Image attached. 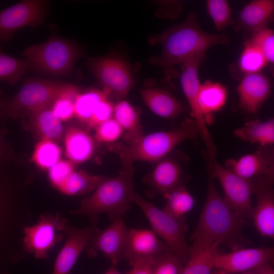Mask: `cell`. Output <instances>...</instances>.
I'll return each mask as SVG.
<instances>
[{
	"mask_svg": "<svg viewBox=\"0 0 274 274\" xmlns=\"http://www.w3.org/2000/svg\"><path fill=\"white\" fill-rule=\"evenodd\" d=\"M196 18L195 13L191 11L183 22L151 37L150 43L160 44L162 50L159 55L151 57L149 62L169 72L179 64L201 62L210 48L228 43L226 36L204 31Z\"/></svg>",
	"mask_w": 274,
	"mask_h": 274,
	"instance_id": "6da1fadb",
	"label": "cell"
},
{
	"mask_svg": "<svg viewBox=\"0 0 274 274\" xmlns=\"http://www.w3.org/2000/svg\"><path fill=\"white\" fill-rule=\"evenodd\" d=\"M207 195L190 240L207 244L224 243L231 250L249 244L243 233L247 220L238 216L220 194L209 170Z\"/></svg>",
	"mask_w": 274,
	"mask_h": 274,
	"instance_id": "7a4b0ae2",
	"label": "cell"
},
{
	"mask_svg": "<svg viewBox=\"0 0 274 274\" xmlns=\"http://www.w3.org/2000/svg\"><path fill=\"white\" fill-rule=\"evenodd\" d=\"M200 136L193 118H186L176 128L143 135L131 143H114L109 150L117 154L121 165H133L136 161L157 162L165 157L180 143Z\"/></svg>",
	"mask_w": 274,
	"mask_h": 274,
	"instance_id": "3957f363",
	"label": "cell"
},
{
	"mask_svg": "<svg viewBox=\"0 0 274 274\" xmlns=\"http://www.w3.org/2000/svg\"><path fill=\"white\" fill-rule=\"evenodd\" d=\"M134 172L133 165H121L117 176L106 177L71 214L86 216L94 223L102 213L108 214L112 222L123 218L130 207L135 192Z\"/></svg>",
	"mask_w": 274,
	"mask_h": 274,
	"instance_id": "277c9868",
	"label": "cell"
},
{
	"mask_svg": "<svg viewBox=\"0 0 274 274\" xmlns=\"http://www.w3.org/2000/svg\"><path fill=\"white\" fill-rule=\"evenodd\" d=\"M32 220L28 199L24 195L0 200V261L13 262L25 255L23 230Z\"/></svg>",
	"mask_w": 274,
	"mask_h": 274,
	"instance_id": "5b68a950",
	"label": "cell"
},
{
	"mask_svg": "<svg viewBox=\"0 0 274 274\" xmlns=\"http://www.w3.org/2000/svg\"><path fill=\"white\" fill-rule=\"evenodd\" d=\"M21 55L27 60L31 71L44 76H66L72 71L82 51L72 42L52 35L42 43L28 47Z\"/></svg>",
	"mask_w": 274,
	"mask_h": 274,
	"instance_id": "8992f818",
	"label": "cell"
},
{
	"mask_svg": "<svg viewBox=\"0 0 274 274\" xmlns=\"http://www.w3.org/2000/svg\"><path fill=\"white\" fill-rule=\"evenodd\" d=\"M64 83L39 78L25 79L14 95L0 98V119L28 116L38 109L51 105Z\"/></svg>",
	"mask_w": 274,
	"mask_h": 274,
	"instance_id": "52a82bcc",
	"label": "cell"
},
{
	"mask_svg": "<svg viewBox=\"0 0 274 274\" xmlns=\"http://www.w3.org/2000/svg\"><path fill=\"white\" fill-rule=\"evenodd\" d=\"M132 202L142 210L152 231L163 239L169 250L186 263L190 252V247L185 238L188 227L186 216L174 217L159 209L135 192L133 195Z\"/></svg>",
	"mask_w": 274,
	"mask_h": 274,
	"instance_id": "ba28073f",
	"label": "cell"
},
{
	"mask_svg": "<svg viewBox=\"0 0 274 274\" xmlns=\"http://www.w3.org/2000/svg\"><path fill=\"white\" fill-rule=\"evenodd\" d=\"M208 170L220 182L224 192L223 198L227 204L240 217L252 218L253 183L218 163L215 159L206 156Z\"/></svg>",
	"mask_w": 274,
	"mask_h": 274,
	"instance_id": "9c48e42d",
	"label": "cell"
},
{
	"mask_svg": "<svg viewBox=\"0 0 274 274\" xmlns=\"http://www.w3.org/2000/svg\"><path fill=\"white\" fill-rule=\"evenodd\" d=\"M86 66L110 95L126 97L132 88L134 79L129 65L123 60L112 56L88 57Z\"/></svg>",
	"mask_w": 274,
	"mask_h": 274,
	"instance_id": "30bf717a",
	"label": "cell"
},
{
	"mask_svg": "<svg viewBox=\"0 0 274 274\" xmlns=\"http://www.w3.org/2000/svg\"><path fill=\"white\" fill-rule=\"evenodd\" d=\"M66 219L59 213L42 215L36 224L23 230V247L25 252L38 259L46 258L50 250L62 238V229Z\"/></svg>",
	"mask_w": 274,
	"mask_h": 274,
	"instance_id": "8fae6325",
	"label": "cell"
},
{
	"mask_svg": "<svg viewBox=\"0 0 274 274\" xmlns=\"http://www.w3.org/2000/svg\"><path fill=\"white\" fill-rule=\"evenodd\" d=\"M48 9L47 1L25 0L0 10V41L10 40L22 27L41 24L49 14Z\"/></svg>",
	"mask_w": 274,
	"mask_h": 274,
	"instance_id": "7c38bea8",
	"label": "cell"
},
{
	"mask_svg": "<svg viewBox=\"0 0 274 274\" xmlns=\"http://www.w3.org/2000/svg\"><path fill=\"white\" fill-rule=\"evenodd\" d=\"M201 62L194 60L181 65L180 81L182 88L191 109L193 118L200 131V137L206 147L207 156L215 159L217 147L208 128V122L199 104L198 94L201 84L198 78V66Z\"/></svg>",
	"mask_w": 274,
	"mask_h": 274,
	"instance_id": "4fadbf2b",
	"label": "cell"
},
{
	"mask_svg": "<svg viewBox=\"0 0 274 274\" xmlns=\"http://www.w3.org/2000/svg\"><path fill=\"white\" fill-rule=\"evenodd\" d=\"M273 257L272 247L242 248L227 253L218 251L215 257V268L219 274H238L271 263Z\"/></svg>",
	"mask_w": 274,
	"mask_h": 274,
	"instance_id": "5bb4252c",
	"label": "cell"
},
{
	"mask_svg": "<svg viewBox=\"0 0 274 274\" xmlns=\"http://www.w3.org/2000/svg\"><path fill=\"white\" fill-rule=\"evenodd\" d=\"M252 180L256 197L252 216L254 226L261 236L273 238V177H259Z\"/></svg>",
	"mask_w": 274,
	"mask_h": 274,
	"instance_id": "9a60e30c",
	"label": "cell"
},
{
	"mask_svg": "<svg viewBox=\"0 0 274 274\" xmlns=\"http://www.w3.org/2000/svg\"><path fill=\"white\" fill-rule=\"evenodd\" d=\"M168 249L152 230L132 228L127 231L123 259L132 266L141 261L155 260Z\"/></svg>",
	"mask_w": 274,
	"mask_h": 274,
	"instance_id": "2e32d148",
	"label": "cell"
},
{
	"mask_svg": "<svg viewBox=\"0 0 274 274\" xmlns=\"http://www.w3.org/2000/svg\"><path fill=\"white\" fill-rule=\"evenodd\" d=\"M97 229L93 225L84 228L73 227L66 221L62 229L65 242L56 257L52 274H68Z\"/></svg>",
	"mask_w": 274,
	"mask_h": 274,
	"instance_id": "e0dca14e",
	"label": "cell"
},
{
	"mask_svg": "<svg viewBox=\"0 0 274 274\" xmlns=\"http://www.w3.org/2000/svg\"><path fill=\"white\" fill-rule=\"evenodd\" d=\"M272 146L259 147L253 153L238 159L230 158L224 166L237 175L249 180L259 177H273L274 152Z\"/></svg>",
	"mask_w": 274,
	"mask_h": 274,
	"instance_id": "ac0fdd59",
	"label": "cell"
},
{
	"mask_svg": "<svg viewBox=\"0 0 274 274\" xmlns=\"http://www.w3.org/2000/svg\"><path fill=\"white\" fill-rule=\"evenodd\" d=\"M123 218L115 221L102 230L97 229L92 235L87 247L101 253L117 265L123 259V252L128 231Z\"/></svg>",
	"mask_w": 274,
	"mask_h": 274,
	"instance_id": "d6986e66",
	"label": "cell"
},
{
	"mask_svg": "<svg viewBox=\"0 0 274 274\" xmlns=\"http://www.w3.org/2000/svg\"><path fill=\"white\" fill-rule=\"evenodd\" d=\"M183 172L180 162L169 155L156 162L153 170L145 178L148 195L164 194L183 185Z\"/></svg>",
	"mask_w": 274,
	"mask_h": 274,
	"instance_id": "ffe728a7",
	"label": "cell"
},
{
	"mask_svg": "<svg viewBox=\"0 0 274 274\" xmlns=\"http://www.w3.org/2000/svg\"><path fill=\"white\" fill-rule=\"evenodd\" d=\"M271 90L270 81L264 75H246L237 88L240 108L249 114L257 113L270 95Z\"/></svg>",
	"mask_w": 274,
	"mask_h": 274,
	"instance_id": "44dd1931",
	"label": "cell"
},
{
	"mask_svg": "<svg viewBox=\"0 0 274 274\" xmlns=\"http://www.w3.org/2000/svg\"><path fill=\"white\" fill-rule=\"evenodd\" d=\"M148 108L156 115L166 119H176L185 111L182 104L168 91L158 88L139 90Z\"/></svg>",
	"mask_w": 274,
	"mask_h": 274,
	"instance_id": "7402d4cb",
	"label": "cell"
},
{
	"mask_svg": "<svg viewBox=\"0 0 274 274\" xmlns=\"http://www.w3.org/2000/svg\"><path fill=\"white\" fill-rule=\"evenodd\" d=\"M63 139L65 155L74 164L85 162L92 157L95 150L93 139L83 129L69 126L65 130Z\"/></svg>",
	"mask_w": 274,
	"mask_h": 274,
	"instance_id": "603a6c76",
	"label": "cell"
},
{
	"mask_svg": "<svg viewBox=\"0 0 274 274\" xmlns=\"http://www.w3.org/2000/svg\"><path fill=\"white\" fill-rule=\"evenodd\" d=\"M28 117L32 129L41 140L56 143L63 138L65 130L62 121L53 112L51 105L32 112Z\"/></svg>",
	"mask_w": 274,
	"mask_h": 274,
	"instance_id": "cb8c5ba5",
	"label": "cell"
},
{
	"mask_svg": "<svg viewBox=\"0 0 274 274\" xmlns=\"http://www.w3.org/2000/svg\"><path fill=\"white\" fill-rule=\"evenodd\" d=\"M219 245L194 242L180 274H211L215 268V257Z\"/></svg>",
	"mask_w": 274,
	"mask_h": 274,
	"instance_id": "d4e9b609",
	"label": "cell"
},
{
	"mask_svg": "<svg viewBox=\"0 0 274 274\" xmlns=\"http://www.w3.org/2000/svg\"><path fill=\"white\" fill-rule=\"evenodd\" d=\"M274 12L273 0H256L248 3L241 11L238 24L252 34L266 27Z\"/></svg>",
	"mask_w": 274,
	"mask_h": 274,
	"instance_id": "484cf974",
	"label": "cell"
},
{
	"mask_svg": "<svg viewBox=\"0 0 274 274\" xmlns=\"http://www.w3.org/2000/svg\"><path fill=\"white\" fill-rule=\"evenodd\" d=\"M113 118L125 132L123 142L131 143L144 134L140 120V112L125 100L114 105Z\"/></svg>",
	"mask_w": 274,
	"mask_h": 274,
	"instance_id": "4316f807",
	"label": "cell"
},
{
	"mask_svg": "<svg viewBox=\"0 0 274 274\" xmlns=\"http://www.w3.org/2000/svg\"><path fill=\"white\" fill-rule=\"evenodd\" d=\"M235 136L244 142L258 144L259 147L272 146L274 143V120H254L235 129Z\"/></svg>",
	"mask_w": 274,
	"mask_h": 274,
	"instance_id": "83f0119b",
	"label": "cell"
},
{
	"mask_svg": "<svg viewBox=\"0 0 274 274\" xmlns=\"http://www.w3.org/2000/svg\"><path fill=\"white\" fill-rule=\"evenodd\" d=\"M227 93L226 87L220 83L207 81L201 84L198 101L208 124L211 122L212 114L218 111L224 106Z\"/></svg>",
	"mask_w": 274,
	"mask_h": 274,
	"instance_id": "f1b7e54d",
	"label": "cell"
},
{
	"mask_svg": "<svg viewBox=\"0 0 274 274\" xmlns=\"http://www.w3.org/2000/svg\"><path fill=\"white\" fill-rule=\"evenodd\" d=\"M106 178L74 170L58 189L68 195H83L93 191Z\"/></svg>",
	"mask_w": 274,
	"mask_h": 274,
	"instance_id": "f546056e",
	"label": "cell"
},
{
	"mask_svg": "<svg viewBox=\"0 0 274 274\" xmlns=\"http://www.w3.org/2000/svg\"><path fill=\"white\" fill-rule=\"evenodd\" d=\"M80 92L79 87L64 82L53 101L51 109L62 122L68 121L74 117L75 102Z\"/></svg>",
	"mask_w": 274,
	"mask_h": 274,
	"instance_id": "4dcf8cb0",
	"label": "cell"
},
{
	"mask_svg": "<svg viewBox=\"0 0 274 274\" xmlns=\"http://www.w3.org/2000/svg\"><path fill=\"white\" fill-rule=\"evenodd\" d=\"M110 95L105 91L90 89L80 92L77 95L74 107V117L87 125L94 109L101 101Z\"/></svg>",
	"mask_w": 274,
	"mask_h": 274,
	"instance_id": "1f68e13d",
	"label": "cell"
},
{
	"mask_svg": "<svg viewBox=\"0 0 274 274\" xmlns=\"http://www.w3.org/2000/svg\"><path fill=\"white\" fill-rule=\"evenodd\" d=\"M163 196L166 202L163 210L177 218L186 216L194 205L193 197L184 185L164 194Z\"/></svg>",
	"mask_w": 274,
	"mask_h": 274,
	"instance_id": "d6a6232c",
	"label": "cell"
},
{
	"mask_svg": "<svg viewBox=\"0 0 274 274\" xmlns=\"http://www.w3.org/2000/svg\"><path fill=\"white\" fill-rule=\"evenodd\" d=\"M0 41V81L15 85L30 70L26 59H19L3 52Z\"/></svg>",
	"mask_w": 274,
	"mask_h": 274,
	"instance_id": "836d02e7",
	"label": "cell"
},
{
	"mask_svg": "<svg viewBox=\"0 0 274 274\" xmlns=\"http://www.w3.org/2000/svg\"><path fill=\"white\" fill-rule=\"evenodd\" d=\"M61 150L56 142L41 140L36 146L32 160L42 169H49L59 160Z\"/></svg>",
	"mask_w": 274,
	"mask_h": 274,
	"instance_id": "e575fe53",
	"label": "cell"
},
{
	"mask_svg": "<svg viewBox=\"0 0 274 274\" xmlns=\"http://www.w3.org/2000/svg\"><path fill=\"white\" fill-rule=\"evenodd\" d=\"M267 63L260 50L247 40L239 59L240 70L246 75L258 73Z\"/></svg>",
	"mask_w": 274,
	"mask_h": 274,
	"instance_id": "d590c367",
	"label": "cell"
},
{
	"mask_svg": "<svg viewBox=\"0 0 274 274\" xmlns=\"http://www.w3.org/2000/svg\"><path fill=\"white\" fill-rule=\"evenodd\" d=\"M208 12L217 31H222L233 23L228 2L226 0H208Z\"/></svg>",
	"mask_w": 274,
	"mask_h": 274,
	"instance_id": "8d00e7d4",
	"label": "cell"
},
{
	"mask_svg": "<svg viewBox=\"0 0 274 274\" xmlns=\"http://www.w3.org/2000/svg\"><path fill=\"white\" fill-rule=\"evenodd\" d=\"M185 262L168 249L156 259L153 274H180Z\"/></svg>",
	"mask_w": 274,
	"mask_h": 274,
	"instance_id": "74e56055",
	"label": "cell"
},
{
	"mask_svg": "<svg viewBox=\"0 0 274 274\" xmlns=\"http://www.w3.org/2000/svg\"><path fill=\"white\" fill-rule=\"evenodd\" d=\"M248 41L258 48L266 58L268 63L274 62V32L265 27L252 34Z\"/></svg>",
	"mask_w": 274,
	"mask_h": 274,
	"instance_id": "f35d334b",
	"label": "cell"
},
{
	"mask_svg": "<svg viewBox=\"0 0 274 274\" xmlns=\"http://www.w3.org/2000/svg\"><path fill=\"white\" fill-rule=\"evenodd\" d=\"M95 130V139L99 143L115 142L123 134V129L113 117L99 124Z\"/></svg>",
	"mask_w": 274,
	"mask_h": 274,
	"instance_id": "ab89813d",
	"label": "cell"
},
{
	"mask_svg": "<svg viewBox=\"0 0 274 274\" xmlns=\"http://www.w3.org/2000/svg\"><path fill=\"white\" fill-rule=\"evenodd\" d=\"M74 170L73 162L69 160H59L49 169V180L58 189Z\"/></svg>",
	"mask_w": 274,
	"mask_h": 274,
	"instance_id": "60d3db41",
	"label": "cell"
},
{
	"mask_svg": "<svg viewBox=\"0 0 274 274\" xmlns=\"http://www.w3.org/2000/svg\"><path fill=\"white\" fill-rule=\"evenodd\" d=\"M114 104L106 98L99 102L94 109L87 126L95 128L101 123L113 117Z\"/></svg>",
	"mask_w": 274,
	"mask_h": 274,
	"instance_id": "b9f144b4",
	"label": "cell"
},
{
	"mask_svg": "<svg viewBox=\"0 0 274 274\" xmlns=\"http://www.w3.org/2000/svg\"><path fill=\"white\" fill-rule=\"evenodd\" d=\"M154 260H144L132 266V269L127 274H153Z\"/></svg>",
	"mask_w": 274,
	"mask_h": 274,
	"instance_id": "7bdbcfd3",
	"label": "cell"
},
{
	"mask_svg": "<svg viewBox=\"0 0 274 274\" xmlns=\"http://www.w3.org/2000/svg\"><path fill=\"white\" fill-rule=\"evenodd\" d=\"M5 131L0 129V167L4 159L8 157L7 148L4 140Z\"/></svg>",
	"mask_w": 274,
	"mask_h": 274,
	"instance_id": "ee69618b",
	"label": "cell"
},
{
	"mask_svg": "<svg viewBox=\"0 0 274 274\" xmlns=\"http://www.w3.org/2000/svg\"><path fill=\"white\" fill-rule=\"evenodd\" d=\"M251 271L256 274H274L270 263L263 264Z\"/></svg>",
	"mask_w": 274,
	"mask_h": 274,
	"instance_id": "f6af8a7d",
	"label": "cell"
},
{
	"mask_svg": "<svg viewBox=\"0 0 274 274\" xmlns=\"http://www.w3.org/2000/svg\"><path fill=\"white\" fill-rule=\"evenodd\" d=\"M116 265L112 264L104 274H122L116 267Z\"/></svg>",
	"mask_w": 274,
	"mask_h": 274,
	"instance_id": "bcb514c9",
	"label": "cell"
},
{
	"mask_svg": "<svg viewBox=\"0 0 274 274\" xmlns=\"http://www.w3.org/2000/svg\"><path fill=\"white\" fill-rule=\"evenodd\" d=\"M238 274H256V273L253 272L252 271H246V272L239 273H238Z\"/></svg>",
	"mask_w": 274,
	"mask_h": 274,
	"instance_id": "7dc6e473",
	"label": "cell"
},
{
	"mask_svg": "<svg viewBox=\"0 0 274 274\" xmlns=\"http://www.w3.org/2000/svg\"><path fill=\"white\" fill-rule=\"evenodd\" d=\"M211 274H219V273L217 270L215 268H214Z\"/></svg>",
	"mask_w": 274,
	"mask_h": 274,
	"instance_id": "c3c4849f",
	"label": "cell"
}]
</instances>
